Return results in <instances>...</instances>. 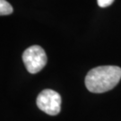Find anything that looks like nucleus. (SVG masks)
Masks as SVG:
<instances>
[{
    "label": "nucleus",
    "instance_id": "f257e3e1",
    "mask_svg": "<svg viewBox=\"0 0 121 121\" xmlns=\"http://www.w3.org/2000/svg\"><path fill=\"white\" fill-rule=\"evenodd\" d=\"M121 79V68L117 65H101L90 70L85 76L88 91L102 93L112 90Z\"/></svg>",
    "mask_w": 121,
    "mask_h": 121
},
{
    "label": "nucleus",
    "instance_id": "f03ea898",
    "mask_svg": "<svg viewBox=\"0 0 121 121\" xmlns=\"http://www.w3.org/2000/svg\"><path fill=\"white\" fill-rule=\"evenodd\" d=\"M22 61L29 73H37L46 65L48 58L43 48L38 45H33L24 50Z\"/></svg>",
    "mask_w": 121,
    "mask_h": 121
},
{
    "label": "nucleus",
    "instance_id": "39448f33",
    "mask_svg": "<svg viewBox=\"0 0 121 121\" xmlns=\"http://www.w3.org/2000/svg\"><path fill=\"white\" fill-rule=\"evenodd\" d=\"M114 0H97V3L99 7H108L113 4Z\"/></svg>",
    "mask_w": 121,
    "mask_h": 121
},
{
    "label": "nucleus",
    "instance_id": "20e7f679",
    "mask_svg": "<svg viewBox=\"0 0 121 121\" xmlns=\"http://www.w3.org/2000/svg\"><path fill=\"white\" fill-rule=\"evenodd\" d=\"M13 13V6L6 0H0V15H8Z\"/></svg>",
    "mask_w": 121,
    "mask_h": 121
},
{
    "label": "nucleus",
    "instance_id": "7ed1b4c3",
    "mask_svg": "<svg viewBox=\"0 0 121 121\" xmlns=\"http://www.w3.org/2000/svg\"><path fill=\"white\" fill-rule=\"evenodd\" d=\"M61 96L50 89L43 90L37 97V106L48 115L56 116L61 110Z\"/></svg>",
    "mask_w": 121,
    "mask_h": 121
}]
</instances>
